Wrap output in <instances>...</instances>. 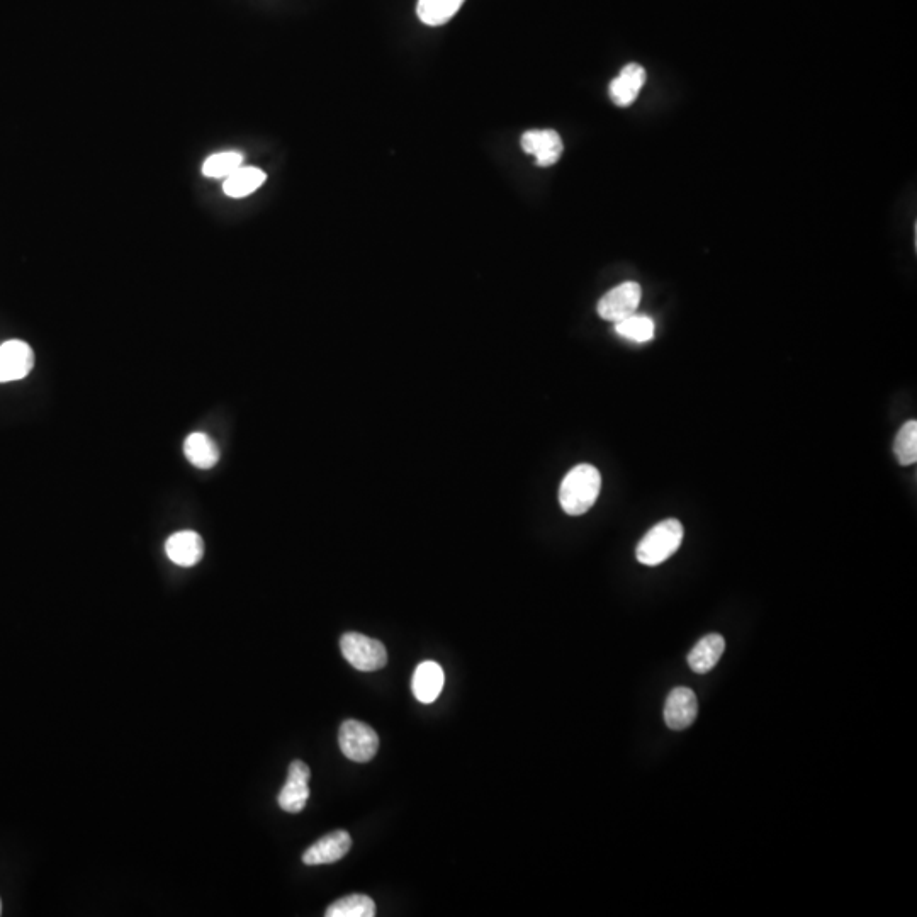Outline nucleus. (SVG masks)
<instances>
[{
	"instance_id": "f257e3e1",
	"label": "nucleus",
	"mask_w": 917,
	"mask_h": 917,
	"mask_svg": "<svg viewBox=\"0 0 917 917\" xmlns=\"http://www.w3.org/2000/svg\"><path fill=\"white\" fill-rule=\"evenodd\" d=\"M602 490V476L597 467L580 464L571 469L561 483L559 501L564 512L573 517L588 512Z\"/></svg>"
},
{
	"instance_id": "0eeeda50",
	"label": "nucleus",
	"mask_w": 917,
	"mask_h": 917,
	"mask_svg": "<svg viewBox=\"0 0 917 917\" xmlns=\"http://www.w3.org/2000/svg\"><path fill=\"white\" fill-rule=\"evenodd\" d=\"M33 367L34 352L26 342L9 340L0 345V383L24 379Z\"/></svg>"
},
{
	"instance_id": "f03ea898",
	"label": "nucleus",
	"mask_w": 917,
	"mask_h": 917,
	"mask_svg": "<svg viewBox=\"0 0 917 917\" xmlns=\"http://www.w3.org/2000/svg\"><path fill=\"white\" fill-rule=\"evenodd\" d=\"M683 534L685 530L680 520L668 518V520L659 522L637 544V561L646 566H658L668 561L680 549Z\"/></svg>"
},
{
	"instance_id": "a211bd4d",
	"label": "nucleus",
	"mask_w": 917,
	"mask_h": 917,
	"mask_svg": "<svg viewBox=\"0 0 917 917\" xmlns=\"http://www.w3.org/2000/svg\"><path fill=\"white\" fill-rule=\"evenodd\" d=\"M376 914V904L367 895L354 894L342 897L328 907L327 917H372Z\"/></svg>"
},
{
	"instance_id": "7ed1b4c3",
	"label": "nucleus",
	"mask_w": 917,
	"mask_h": 917,
	"mask_svg": "<svg viewBox=\"0 0 917 917\" xmlns=\"http://www.w3.org/2000/svg\"><path fill=\"white\" fill-rule=\"evenodd\" d=\"M340 649H342L344 658L349 661L350 666H354L355 670H381L388 661V653H386L383 642L362 636L357 632L344 634L340 639Z\"/></svg>"
},
{
	"instance_id": "423d86ee",
	"label": "nucleus",
	"mask_w": 917,
	"mask_h": 917,
	"mask_svg": "<svg viewBox=\"0 0 917 917\" xmlns=\"http://www.w3.org/2000/svg\"><path fill=\"white\" fill-rule=\"evenodd\" d=\"M310 777V766L303 761L296 760L289 765L286 783L277 797L282 811L289 812V814H298L303 811L306 802L310 799V785H308Z\"/></svg>"
},
{
	"instance_id": "1a4fd4ad",
	"label": "nucleus",
	"mask_w": 917,
	"mask_h": 917,
	"mask_svg": "<svg viewBox=\"0 0 917 917\" xmlns=\"http://www.w3.org/2000/svg\"><path fill=\"white\" fill-rule=\"evenodd\" d=\"M522 148L525 153L534 155L535 164L539 167H551L559 162L564 147L556 131L532 130L522 136Z\"/></svg>"
},
{
	"instance_id": "9d476101",
	"label": "nucleus",
	"mask_w": 917,
	"mask_h": 917,
	"mask_svg": "<svg viewBox=\"0 0 917 917\" xmlns=\"http://www.w3.org/2000/svg\"><path fill=\"white\" fill-rule=\"evenodd\" d=\"M352 848V838L347 831H335L318 839L313 846L304 851L303 863L308 867L316 865H330L342 860Z\"/></svg>"
},
{
	"instance_id": "aec40b11",
	"label": "nucleus",
	"mask_w": 917,
	"mask_h": 917,
	"mask_svg": "<svg viewBox=\"0 0 917 917\" xmlns=\"http://www.w3.org/2000/svg\"><path fill=\"white\" fill-rule=\"evenodd\" d=\"M894 454L901 466H912L917 461V422L904 423L897 432L894 442Z\"/></svg>"
},
{
	"instance_id": "9b49d317",
	"label": "nucleus",
	"mask_w": 917,
	"mask_h": 917,
	"mask_svg": "<svg viewBox=\"0 0 917 917\" xmlns=\"http://www.w3.org/2000/svg\"><path fill=\"white\" fill-rule=\"evenodd\" d=\"M165 552L172 563L182 568H191L203 559L204 542L201 535L192 530H184L169 537Z\"/></svg>"
},
{
	"instance_id": "6ab92c4d",
	"label": "nucleus",
	"mask_w": 917,
	"mask_h": 917,
	"mask_svg": "<svg viewBox=\"0 0 917 917\" xmlns=\"http://www.w3.org/2000/svg\"><path fill=\"white\" fill-rule=\"evenodd\" d=\"M615 332L619 333L620 337L627 338V340H632L637 344H644V342L653 340L656 327H654V321L649 316L636 315L634 313V315L625 318V320L617 321L615 323Z\"/></svg>"
},
{
	"instance_id": "412c9836",
	"label": "nucleus",
	"mask_w": 917,
	"mask_h": 917,
	"mask_svg": "<svg viewBox=\"0 0 917 917\" xmlns=\"http://www.w3.org/2000/svg\"><path fill=\"white\" fill-rule=\"evenodd\" d=\"M243 165V155L238 152L214 153L204 162L203 174L211 179H226Z\"/></svg>"
},
{
	"instance_id": "39448f33",
	"label": "nucleus",
	"mask_w": 917,
	"mask_h": 917,
	"mask_svg": "<svg viewBox=\"0 0 917 917\" xmlns=\"http://www.w3.org/2000/svg\"><path fill=\"white\" fill-rule=\"evenodd\" d=\"M642 289L637 282H624L620 286L614 287L608 291L600 303H598V315L603 320L617 321L625 320L636 313L639 304H641Z\"/></svg>"
},
{
	"instance_id": "2eb2a0df",
	"label": "nucleus",
	"mask_w": 917,
	"mask_h": 917,
	"mask_svg": "<svg viewBox=\"0 0 917 917\" xmlns=\"http://www.w3.org/2000/svg\"><path fill=\"white\" fill-rule=\"evenodd\" d=\"M184 452L192 466L197 469H211L220 461V449L209 435L196 432L187 437Z\"/></svg>"
},
{
	"instance_id": "4be33fe9",
	"label": "nucleus",
	"mask_w": 917,
	"mask_h": 917,
	"mask_svg": "<svg viewBox=\"0 0 917 917\" xmlns=\"http://www.w3.org/2000/svg\"><path fill=\"white\" fill-rule=\"evenodd\" d=\"M0 914H2V902H0Z\"/></svg>"
},
{
	"instance_id": "dca6fc26",
	"label": "nucleus",
	"mask_w": 917,
	"mask_h": 917,
	"mask_svg": "<svg viewBox=\"0 0 917 917\" xmlns=\"http://www.w3.org/2000/svg\"><path fill=\"white\" fill-rule=\"evenodd\" d=\"M265 179H267V175H265L264 170L257 169V167H243L242 165L230 177H226L223 191H225L226 196L240 199V197L250 196L252 192L257 191L264 184Z\"/></svg>"
},
{
	"instance_id": "20e7f679",
	"label": "nucleus",
	"mask_w": 917,
	"mask_h": 917,
	"mask_svg": "<svg viewBox=\"0 0 917 917\" xmlns=\"http://www.w3.org/2000/svg\"><path fill=\"white\" fill-rule=\"evenodd\" d=\"M338 744L345 758L355 763H367L376 756L379 749V737L372 727L364 722L345 721L338 732Z\"/></svg>"
},
{
	"instance_id": "ddd939ff",
	"label": "nucleus",
	"mask_w": 917,
	"mask_h": 917,
	"mask_svg": "<svg viewBox=\"0 0 917 917\" xmlns=\"http://www.w3.org/2000/svg\"><path fill=\"white\" fill-rule=\"evenodd\" d=\"M646 79V70L641 65H637V63L625 65L619 77L612 80L610 89H608L615 106H631L632 102L636 101L637 96H639L644 84H646Z\"/></svg>"
},
{
	"instance_id": "4468645a",
	"label": "nucleus",
	"mask_w": 917,
	"mask_h": 917,
	"mask_svg": "<svg viewBox=\"0 0 917 917\" xmlns=\"http://www.w3.org/2000/svg\"><path fill=\"white\" fill-rule=\"evenodd\" d=\"M724 651H726L724 637L719 634H709L704 639H700L697 646L693 647L688 654V666L698 675H705L714 670L715 664L721 661Z\"/></svg>"
},
{
	"instance_id": "f8f14e48",
	"label": "nucleus",
	"mask_w": 917,
	"mask_h": 917,
	"mask_svg": "<svg viewBox=\"0 0 917 917\" xmlns=\"http://www.w3.org/2000/svg\"><path fill=\"white\" fill-rule=\"evenodd\" d=\"M444 683L445 675L442 666L435 661H425V663L418 664L417 670L413 673L411 688L418 702L434 704L444 688Z\"/></svg>"
},
{
	"instance_id": "f3484780",
	"label": "nucleus",
	"mask_w": 917,
	"mask_h": 917,
	"mask_svg": "<svg viewBox=\"0 0 917 917\" xmlns=\"http://www.w3.org/2000/svg\"><path fill=\"white\" fill-rule=\"evenodd\" d=\"M464 0H418L417 14L427 26L449 23L461 9Z\"/></svg>"
},
{
	"instance_id": "6e6552de",
	"label": "nucleus",
	"mask_w": 917,
	"mask_h": 917,
	"mask_svg": "<svg viewBox=\"0 0 917 917\" xmlns=\"http://www.w3.org/2000/svg\"><path fill=\"white\" fill-rule=\"evenodd\" d=\"M698 715V702L690 688L671 690L664 704V722L671 731H683L692 726Z\"/></svg>"
}]
</instances>
